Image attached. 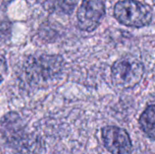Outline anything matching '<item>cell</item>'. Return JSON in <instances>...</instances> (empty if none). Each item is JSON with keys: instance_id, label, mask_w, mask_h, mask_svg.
Wrapping results in <instances>:
<instances>
[{"instance_id": "6da1fadb", "label": "cell", "mask_w": 155, "mask_h": 154, "mask_svg": "<svg viewBox=\"0 0 155 154\" xmlns=\"http://www.w3.org/2000/svg\"><path fill=\"white\" fill-rule=\"evenodd\" d=\"M62 68L63 58L58 55H33L25 61L24 73L28 83L41 85L55 79Z\"/></svg>"}, {"instance_id": "7a4b0ae2", "label": "cell", "mask_w": 155, "mask_h": 154, "mask_svg": "<svg viewBox=\"0 0 155 154\" xmlns=\"http://www.w3.org/2000/svg\"><path fill=\"white\" fill-rule=\"evenodd\" d=\"M116 20L129 27H143L153 20L152 8L137 0H120L114 8Z\"/></svg>"}, {"instance_id": "3957f363", "label": "cell", "mask_w": 155, "mask_h": 154, "mask_svg": "<svg viewBox=\"0 0 155 154\" xmlns=\"http://www.w3.org/2000/svg\"><path fill=\"white\" fill-rule=\"evenodd\" d=\"M111 73L112 81L117 87L133 88L143 79L144 66L137 58L126 55L114 62Z\"/></svg>"}, {"instance_id": "277c9868", "label": "cell", "mask_w": 155, "mask_h": 154, "mask_svg": "<svg viewBox=\"0 0 155 154\" xmlns=\"http://www.w3.org/2000/svg\"><path fill=\"white\" fill-rule=\"evenodd\" d=\"M105 15L103 0H83L77 10L78 27L85 32H93L102 23Z\"/></svg>"}, {"instance_id": "5b68a950", "label": "cell", "mask_w": 155, "mask_h": 154, "mask_svg": "<svg viewBox=\"0 0 155 154\" xmlns=\"http://www.w3.org/2000/svg\"><path fill=\"white\" fill-rule=\"evenodd\" d=\"M102 136L105 148L113 154H129L133 144L128 133L120 127L106 126L103 129Z\"/></svg>"}, {"instance_id": "8992f818", "label": "cell", "mask_w": 155, "mask_h": 154, "mask_svg": "<svg viewBox=\"0 0 155 154\" xmlns=\"http://www.w3.org/2000/svg\"><path fill=\"white\" fill-rule=\"evenodd\" d=\"M78 0H45L44 7L50 13L57 15H71L76 5Z\"/></svg>"}, {"instance_id": "52a82bcc", "label": "cell", "mask_w": 155, "mask_h": 154, "mask_svg": "<svg viewBox=\"0 0 155 154\" xmlns=\"http://www.w3.org/2000/svg\"><path fill=\"white\" fill-rule=\"evenodd\" d=\"M139 123L145 134L155 140V105H150L144 110L140 117Z\"/></svg>"}, {"instance_id": "ba28073f", "label": "cell", "mask_w": 155, "mask_h": 154, "mask_svg": "<svg viewBox=\"0 0 155 154\" xmlns=\"http://www.w3.org/2000/svg\"><path fill=\"white\" fill-rule=\"evenodd\" d=\"M10 25L5 21H0V41L6 39L10 34Z\"/></svg>"}, {"instance_id": "9c48e42d", "label": "cell", "mask_w": 155, "mask_h": 154, "mask_svg": "<svg viewBox=\"0 0 155 154\" xmlns=\"http://www.w3.org/2000/svg\"><path fill=\"white\" fill-rule=\"evenodd\" d=\"M7 72V64L5 57L0 54V84L5 79Z\"/></svg>"}]
</instances>
